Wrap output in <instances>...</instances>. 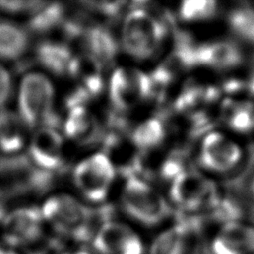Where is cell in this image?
I'll return each instance as SVG.
<instances>
[{
    "label": "cell",
    "instance_id": "cell-1",
    "mask_svg": "<svg viewBox=\"0 0 254 254\" xmlns=\"http://www.w3.org/2000/svg\"><path fill=\"white\" fill-rule=\"evenodd\" d=\"M41 213L45 222L60 239L90 242L96 230L111 218V208H90L73 196L54 194L43 203Z\"/></svg>",
    "mask_w": 254,
    "mask_h": 254
},
{
    "label": "cell",
    "instance_id": "cell-2",
    "mask_svg": "<svg viewBox=\"0 0 254 254\" xmlns=\"http://www.w3.org/2000/svg\"><path fill=\"white\" fill-rule=\"evenodd\" d=\"M167 35V25L144 7H134L125 18L121 30L124 51L136 60L153 57Z\"/></svg>",
    "mask_w": 254,
    "mask_h": 254
},
{
    "label": "cell",
    "instance_id": "cell-3",
    "mask_svg": "<svg viewBox=\"0 0 254 254\" xmlns=\"http://www.w3.org/2000/svg\"><path fill=\"white\" fill-rule=\"evenodd\" d=\"M54 97V86L43 73L29 72L22 78L18 91V108L27 128H56L58 123L53 112Z\"/></svg>",
    "mask_w": 254,
    "mask_h": 254
},
{
    "label": "cell",
    "instance_id": "cell-4",
    "mask_svg": "<svg viewBox=\"0 0 254 254\" xmlns=\"http://www.w3.org/2000/svg\"><path fill=\"white\" fill-rule=\"evenodd\" d=\"M124 212L145 226H156L170 214V205L164 196L137 176L127 178L121 194Z\"/></svg>",
    "mask_w": 254,
    "mask_h": 254
},
{
    "label": "cell",
    "instance_id": "cell-5",
    "mask_svg": "<svg viewBox=\"0 0 254 254\" xmlns=\"http://www.w3.org/2000/svg\"><path fill=\"white\" fill-rule=\"evenodd\" d=\"M52 185V174L38 168L26 156L0 159V199L41 192Z\"/></svg>",
    "mask_w": 254,
    "mask_h": 254
},
{
    "label": "cell",
    "instance_id": "cell-6",
    "mask_svg": "<svg viewBox=\"0 0 254 254\" xmlns=\"http://www.w3.org/2000/svg\"><path fill=\"white\" fill-rule=\"evenodd\" d=\"M45 227L39 207L22 206L6 213L1 233L5 246L28 251L46 238Z\"/></svg>",
    "mask_w": 254,
    "mask_h": 254
},
{
    "label": "cell",
    "instance_id": "cell-7",
    "mask_svg": "<svg viewBox=\"0 0 254 254\" xmlns=\"http://www.w3.org/2000/svg\"><path fill=\"white\" fill-rule=\"evenodd\" d=\"M109 97L115 109L130 111L150 97L153 85L149 74L134 67H118L110 76Z\"/></svg>",
    "mask_w": 254,
    "mask_h": 254
},
{
    "label": "cell",
    "instance_id": "cell-8",
    "mask_svg": "<svg viewBox=\"0 0 254 254\" xmlns=\"http://www.w3.org/2000/svg\"><path fill=\"white\" fill-rule=\"evenodd\" d=\"M115 169L103 153L80 161L73 171V182L81 194L91 202H102L115 178Z\"/></svg>",
    "mask_w": 254,
    "mask_h": 254
},
{
    "label": "cell",
    "instance_id": "cell-9",
    "mask_svg": "<svg viewBox=\"0 0 254 254\" xmlns=\"http://www.w3.org/2000/svg\"><path fill=\"white\" fill-rule=\"evenodd\" d=\"M172 201L183 211H196L208 208L218 194L214 184L192 169H186L172 180L170 189Z\"/></svg>",
    "mask_w": 254,
    "mask_h": 254
},
{
    "label": "cell",
    "instance_id": "cell-10",
    "mask_svg": "<svg viewBox=\"0 0 254 254\" xmlns=\"http://www.w3.org/2000/svg\"><path fill=\"white\" fill-rule=\"evenodd\" d=\"M91 248L95 254H146L141 236L128 224L110 219L94 233Z\"/></svg>",
    "mask_w": 254,
    "mask_h": 254
},
{
    "label": "cell",
    "instance_id": "cell-11",
    "mask_svg": "<svg viewBox=\"0 0 254 254\" xmlns=\"http://www.w3.org/2000/svg\"><path fill=\"white\" fill-rule=\"evenodd\" d=\"M31 161L41 170L53 173L64 166V148L62 135L55 127L37 129L29 146Z\"/></svg>",
    "mask_w": 254,
    "mask_h": 254
},
{
    "label": "cell",
    "instance_id": "cell-12",
    "mask_svg": "<svg viewBox=\"0 0 254 254\" xmlns=\"http://www.w3.org/2000/svg\"><path fill=\"white\" fill-rule=\"evenodd\" d=\"M67 115L64 122L65 135L81 146H92L102 137V129L96 115L84 102H67Z\"/></svg>",
    "mask_w": 254,
    "mask_h": 254
},
{
    "label": "cell",
    "instance_id": "cell-13",
    "mask_svg": "<svg viewBox=\"0 0 254 254\" xmlns=\"http://www.w3.org/2000/svg\"><path fill=\"white\" fill-rule=\"evenodd\" d=\"M239 147L218 132L208 133L201 143L199 152L200 164L214 172H226L239 162Z\"/></svg>",
    "mask_w": 254,
    "mask_h": 254
},
{
    "label": "cell",
    "instance_id": "cell-14",
    "mask_svg": "<svg viewBox=\"0 0 254 254\" xmlns=\"http://www.w3.org/2000/svg\"><path fill=\"white\" fill-rule=\"evenodd\" d=\"M104 155L117 170L127 178L140 172L142 151L134 144L130 135L122 131H112L104 138Z\"/></svg>",
    "mask_w": 254,
    "mask_h": 254
},
{
    "label": "cell",
    "instance_id": "cell-15",
    "mask_svg": "<svg viewBox=\"0 0 254 254\" xmlns=\"http://www.w3.org/2000/svg\"><path fill=\"white\" fill-rule=\"evenodd\" d=\"M208 254H254V227L240 221L222 224L208 244Z\"/></svg>",
    "mask_w": 254,
    "mask_h": 254
},
{
    "label": "cell",
    "instance_id": "cell-16",
    "mask_svg": "<svg viewBox=\"0 0 254 254\" xmlns=\"http://www.w3.org/2000/svg\"><path fill=\"white\" fill-rule=\"evenodd\" d=\"M67 74L75 81V92L86 99L97 96L103 90V64L86 53L73 56Z\"/></svg>",
    "mask_w": 254,
    "mask_h": 254
},
{
    "label": "cell",
    "instance_id": "cell-17",
    "mask_svg": "<svg viewBox=\"0 0 254 254\" xmlns=\"http://www.w3.org/2000/svg\"><path fill=\"white\" fill-rule=\"evenodd\" d=\"M86 53L103 65L111 63L118 53V44L115 37L107 28L97 25H85L80 32L77 40Z\"/></svg>",
    "mask_w": 254,
    "mask_h": 254
},
{
    "label": "cell",
    "instance_id": "cell-18",
    "mask_svg": "<svg viewBox=\"0 0 254 254\" xmlns=\"http://www.w3.org/2000/svg\"><path fill=\"white\" fill-rule=\"evenodd\" d=\"M196 65H208L215 68H231L242 62L240 49L232 42L218 41L202 45L196 48Z\"/></svg>",
    "mask_w": 254,
    "mask_h": 254
},
{
    "label": "cell",
    "instance_id": "cell-19",
    "mask_svg": "<svg viewBox=\"0 0 254 254\" xmlns=\"http://www.w3.org/2000/svg\"><path fill=\"white\" fill-rule=\"evenodd\" d=\"M26 128L19 113L0 108V151L6 155L18 153L25 144Z\"/></svg>",
    "mask_w": 254,
    "mask_h": 254
},
{
    "label": "cell",
    "instance_id": "cell-20",
    "mask_svg": "<svg viewBox=\"0 0 254 254\" xmlns=\"http://www.w3.org/2000/svg\"><path fill=\"white\" fill-rule=\"evenodd\" d=\"M73 56L68 45L59 41H43L36 49L37 62L57 75L68 73L69 64Z\"/></svg>",
    "mask_w": 254,
    "mask_h": 254
},
{
    "label": "cell",
    "instance_id": "cell-21",
    "mask_svg": "<svg viewBox=\"0 0 254 254\" xmlns=\"http://www.w3.org/2000/svg\"><path fill=\"white\" fill-rule=\"evenodd\" d=\"M68 9L62 3L46 2L30 17L28 28L38 34L50 33L55 29L63 31L64 25L72 17L67 14Z\"/></svg>",
    "mask_w": 254,
    "mask_h": 254
},
{
    "label": "cell",
    "instance_id": "cell-22",
    "mask_svg": "<svg viewBox=\"0 0 254 254\" xmlns=\"http://www.w3.org/2000/svg\"><path fill=\"white\" fill-rule=\"evenodd\" d=\"M29 34L19 25L0 21V60L14 61L20 59L28 50Z\"/></svg>",
    "mask_w": 254,
    "mask_h": 254
},
{
    "label": "cell",
    "instance_id": "cell-23",
    "mask_svg": "<svg viewBox=\"0 0 254 254\" xmlns=\"http://www.w3.org/2000/svg\"><path fill=\"white\" fill-rule=\"evenodd\" d=\"M167 129L163 119L151 117L141 122L130 134L132 141L142 152L160 147L166 138Z\"/></svg>",
    "mask_w": 254,
    "mask_h": 254
},
{
    "label": "cell",
    "instance_id": "cell-24",
    "mask_svg": "<svg viewBox=\"0 0 254 254\" xmlns=\"http://www.w3.org/2000/svg\"><path fill=\"white\" fill-rule=\"evenodd\" d=\"M222 117L227 125L240 133H248L254 129V108L248 102L225 100L221 109Z\"/></svg>",
    "mask_w": 254,
    "mask_h": 254
},
{
    "label": "cell",
    "instance_id": "cell-25",
    "mask_svg": "<svg viewBox=\"0 0 254 254\" xmlns=\"http://www.w3.org/2000/svg\"><path fill=\"white\" fill-rule=\"evenodd\" d=\"M228 25L231 31L242 40L254 44V10L239 7L228 15Z\"/></svg>",
    "mask_w": 254,
    "mask_h": 254
},
{
    "label": "cell",
    "instance_id": "cell-26",
    "mask_svg": "<svg viewBox=\"0 0 254 254\" xmlns=\"http://www.w3.org/2000/svg\"><path fill=\"white\" fill-rule=\"evenodd\" d=\"M216 2L209 0H188L181 3L179 16L183 21L194 22L211 18L216 12Z\"/></svg>",
    "mask_w": 254,
    "mask_h": 254
},
{
    "label": "cell",
    "instance_id": "cell-27",
    "mask_svg": "<svg viewBox=\"0 0 254 254\" xmlns=\"http://www.w3.org/2000/svg\"><path fill=\"white\" fill-rule=\"evenodd\" d=\"M81 5L84 6L85 9L96 12L104 17L115 18L122 13L126 3L122 1H87L81 2Z\"/></svg>",
    "mask_w": 254,
    "mask_h": 254
},
{
    "label": "cell",
    "instance_id": "cell-28",
    "mask_svg": "<svg viewBox=\"0 0 254 254\" xmlns=\"http://www.w3.org/2000/svg\"><path fill=\"white\" fill-rule=\"evenodd\" d=\"M46 4L45 1H0V11L9 13V14H23L28 13L32 15L42 6Z\"/></svg>",
    "mask_w": 254,
    "mask_h": 254
},
{
    "label": "cell",
    "instance_id": "cell-29",
    "mask_svg": "<svg viewBox=\"0 0 254 254\" xmlns=\"http://www.w3.org/2000/svg\"><path fill=\"white\" fill-rule=\"evenodd\" d=\"M12 93V78L9 70L0 63V108L5 107Z\"/></svg>",
    "mask_w": 254,
    "mask_h": 254
},
{
    "label": "cell",
    "instance_id": "cell-30",
    "mask_svg": "<svg viewBox=\"0 0 254 254\" xmlns=\"http://www.w3.org/2000/svg\"><path fill=\"white\" fill-rule=\"evenodd\" d=\"M59 254H93V253H91L88 250H85L81 247H77V248H72V249H67L65 251H62Z\"/></svg>",
    "mask_w": 254,
    "mask_h": 254
},
{
    "label": "cell",
    "instance_id": "cell-31",
    "mask_svg": "<svg viewBox=\"0 0 254 254\" xmlns=\"http://www.w3.org/2000/svg\"><path fill=\"white\" fill-rule=\"evenodd\" d=\"M250 191H251L252 195L254 196V177H253L252 182H251V185H250Z\"/></svg>",
    "mask_w": 254,
    "mask_h": 254
}]
</instances>
